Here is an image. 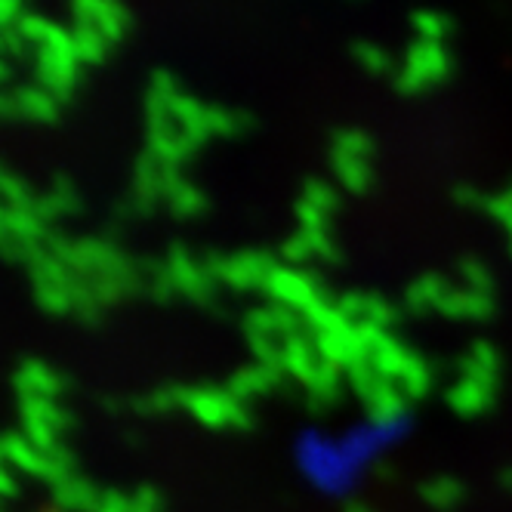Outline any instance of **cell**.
Segmentation results:
<instances>
[{
  "label": "cell",
  "mask_w": 512,
  "mask_h": 512,
  "mask_svg": "<svg viewBox=\"0 0 512 512\" xmlns=\"http://www.w3.org/2000/svg\"><path fill=\"white\" fill-rule=\"evenodd\" d=\"M411 28L417 41H429V44H445L454 34V19L438 13V10H414L411 13Z\"/></svg>",
  "instance_id": "obj_6"
},
{
  "label": "cell",
  "mask_w": 512,
  "mask_h": 512,
  "mask_svg": "<svg viewBox=\"0 0 512 512\" xmlns=\"http://www.w3.org/2000/svg\"><path fill=\"white\" fill-rule=\"evenodd\" d=\"M454 68V56L445 44H429V41H411L405 50V62L398 65L392 75V87L405 96H417L435 84H442Z\"/></svg>",
  "instance_id": "obj_1"
},
{
  "label": "cell",
  "mask_w": 512,
  "mask_h": 512,
  "mask_svg": "<svg viewBox=\"0 0 512 512\" xmlns=\"http://www.w3.org/2000/svg\"><path fill=\"white\" fill-rule=\"evenodd\" d=\"M25 16V0H0V28H10Z\"/></svg>",
  "instance_id": "obj_8"
},
{
  "label": "cell",
  "mask_w": 512,
  "mask_h": 512,
  "mask_svg": "<svg viewBox=\"0 0 512 512\" xmlns=\"http://www.w3.org/2000/svg\"><path fill=\"white\" fill-rule=\"evenodd\" d=\"M349 56L368 71V75H395V59L389 56V50H383L380 44H371V41H355L349 47Z\"/></svg>",
  "instance_id": "obj_7"
},
{
  "label": "cell",
  "mask_w": 512,
  "mask_h": 512,
  "mask_svg": "<svg viewBox=\"0 0 512 512\" xmlns=\"http://www.w3.org/2000/svg\"><path fill=\"white\" fill-rule=\"evenodd\" d=\"M81 62L75 59V53H65V50H34L31 56V75L34 84L41 90H47L50 96H56L59 102L71 99L75 93L78 81H81Z\"/></svg>",
  "instance_id": "obj_2"
},
{
  "label": "cell",
  "mask_w": 512,
  "mask_h": 512,
  "mask_svg": "<svg viewBox=\"0 0 512 512\" xmlns=\"http://www.w3.org/2000/svg\"><path fill=\"white\" fill-rule=\"evenodd\" d=\"M0 105H4L7 118H25V121H38V124H50L59 118V99L50 96L47 90H41L38 84L10 90Z\"/></svg>",
  "instance_id": "obj_4"
},
{
  "label": "cell",
  "mask_w": 512,
  "mask_h": 512,
  "mask_svg": "<svg viewBox=\"0 0 512 512\" xmlns=\"http://www.w3.org/2000/svg\"><path fill=\"white\" fill-rule=\"evenodd\" d=\"M71 41H75V59L87 68V65H102L105 56H108V41L102 34L90 25H81V22H71Z\"/></svg>",
  "instance_id": "obj_5"
},
{
  "label": "cell",
  "mask_w": 512,
  "mask_h": 512,
  "mask_svg": "<svg viewBox=\"0 0 512 512\" xmlns=\"http://www.w3.org/2000/svg\"><path fill=\"white\" fill-rule=\"evenodd\" d=\"M68 13H71V22L96 28L108 41V47L121 44L133 25L130 10L121 0H68Z\"/></svg>",
  "instance_id": "obj_3"
}]
</instances>
